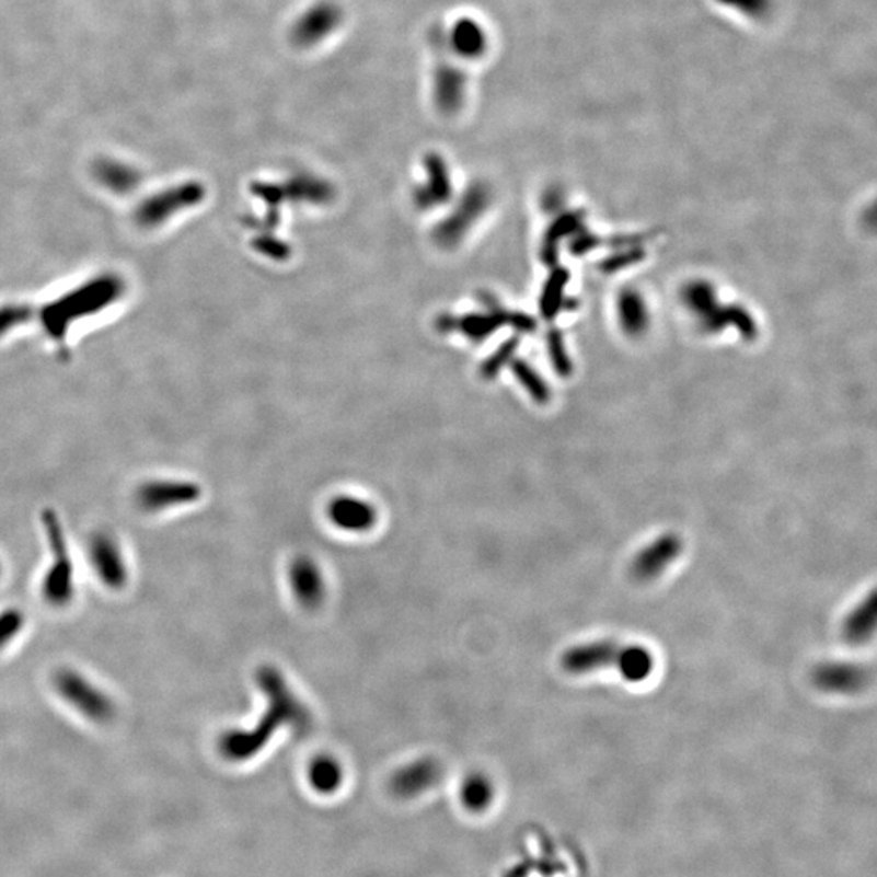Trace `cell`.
<instances>
[{"label": "cell", "instance_id": "obj_1", "mask_svg": "<svg viewBox=\"0 0 877 877\" xmlns=\"http://www.w3.org/2000/svg\"><path fill=\"white\" fill-rule=\"evenodd\" d=\"M255 677L258 688L267 699V708L251 730H231L221 736L218 745L221 755L231 762L255 758L278 730L291 728L304 735L312 728L311 711L295 694L277 668L262 667Z\"/></svg>", "mask_w": 877, "mask_h": 877}, {"label": "cell", "instance_id": "obj_2", "mask_svg": "<svg viewBox=\"0 0 877 877\" xmlns=\"http://www.w3.org/2000/svg\"><path fill=\"white\" fill-rule=\"evenodd\" d=\"M654 657L642 645L614 641L574 645L561 655V667L569 674L614 670L631 682L647 680L654 671Z\"/></svg>", "mask_w": 877, "mask_h": 877}, {"label": "cell", "instance_id": "obj_3", "mask_svg": "<svg viewBox=\"0 0 877 877\" xmlns=\"http://www.w3.org/2000/svg\"><path fill=\"white\" fill-rule=\"evenodd\" d=\"M42 526L50 553V563L42 580L43 598L50 607H67L76 597V566L70 556L66 530L53 509L43 510Z\"/></svg>", "mask_w": 877, "mask_h": 877}, {"label": "cell", "instance_id": "obj_4", "mask_svg": "<svg viewBox=\"0 0 877 877\" xmlns=\"http://www.w3.org/2000/svg\"><path fill=\"white\" fill-rule=\"evenodd\" d=\"M54 688L70 707L76 708L83 718L93 724H109L116 717V704L113 699L80 671L72 668L57 671L54 677Z\"/></svg>", "mask_w": 877, "mask_h": 877}, {"label": "cell", "instance_id": "obj_5", "mask_svg": "<svg viewBox=\"0 0 877 877\" xmlns=\"http://www.w3.org/2000/svg\"><path fill=\"white\" fill-rule=\"evenodd\" d=\"M90 563L97 579L109 590H123L129 582V567L123 547L113 533L96 532L90 538Z\"/></svg>", "mask_w": 877, "mask_h": 877}, {"label": "cell", "instance_id": "obj_6", "mask_svg": "<svg viewBox=\"0 0 877 877\" xmlns=\"http://www.w3.org/2000/svg\"><path fill=\"white\" fill-rule=\"evenodd\" d=\"M684 541L678 533H663L635 554L631 563V576L638 582L658 579L681 556Z\"/></svg>", "mask_w": 877, "mask_h": 877}, {"label": "cell", "instance_id": "obj_7", "mask_svg": "<svg viewBox=\"0 0 877 877\" xmlns=\"http://www.w3.org/2000/svg\"><path fill=\"white\" fill-rule=\"evenodd\" d=\"M811 680L829 694H858L873 681V671L856 661H824L812 670Z\"/></svg>", "mask_w": 877, "mask_h": 877}, {"label": "cell", "instance_id": "obj_8", "mask_svg": "<svg viewBox=\"0 0 877 877\" xmlns=\"http://www.w3.org/2000/svg\"><path fill=\"white\" fill-rule=\"evenodd\" d=\"M487 204H489V193L483 184L470 187L452 217L447 218L436 228L435 240L438 241V244L447 249L459 244L463 234L472 227L473 221L486 210Z\"/></svg>", "mask_w": 877, "mask_h": 877}, {"label": "cell", "instance_id": "obj_9", "mask_svg": "<svg viewBox=\"0 0 877 877\" xmlns=\"http://www.w3.org/2000/svg\"><path fill=\"white\" fill-rule=\"evenodd\" d=\"M342 19V10L335 3H315L305 10L292 26V42L302 48L318 45L338 28Z\"/></svg>", "mask_w": 877, "mask_h": 877}, {"label": "cell", "instance_id": "obj_10", "mask_svg": "<svg viewBox=\"0 0 877 877\" xmlns=\"http://www.w3.org/2000/svg\"><path fill=\"white\" fill-rule=\"evenodd\" d=\"M200 499V487L191 482H150L137 493L139 506L146 512L157 513L163 510L194 504Z\"/></svg>", "mask_w": 877, "mask_h": 877}, {"label": "cell", "instance_id": "obj_11", "mask_svg": "<svg viewBox=\"0 0 877 877\" xmlns=\"http://www.w3.org/2000/svg\"><path fill=\"white\" fill-rule=\"evenodd\" d=\"M290 585L296 601L305 610H318L325 600L327 587H325L324 574L319 564L311 556H296L291 561Z\"/></svg>", "mask_w": 877, "mask_h": 877}, {"label": "cell", "instance_id": "obj_12", "mask_svg": "<svg viewBox=\"0 0 877 877\" xmlns=\"http://www.w3.org/2000/svg\"><path fill=\"white\" fill-rule=\"evenodd\" d=\"M327 512L331 522L345 532L365 533L378 522L374 506L358 497H337L328 504Z\"/></svg>", "mask_w": 877, "mask_h": 877}, {"label": "cell", "instance_id": "obj_13", "mask_svg": "<svg viewBox=\"0 0 877 877\" xmlns=\"http://www.w3.org/2000/svg\"><path fill=\"white\" fill-rule=\"evenodd\" d=\"M507 318H509V312L500 311V309H494L486 314L463 315V318L443 314L438 319V328L446 334L447 332H462L470 341L480 343L504 327L507 324Z\"/></svg>", "mask_w": 877, "mask_h": 877}, {"label": "cell", "instance_id": "obj_14", "mask_svg": "<svg viewBox=\"0 0 877 877\" xmlns=\"http://www.w3.org/2000/svg\"><path fill=\"white\" fill-rule=\"evenodd\" d=\"M440 778V768L432 759H419L400 769L392 778V789L402 798H415L428 792Z\"/></svg>", "mask_w": 877, "mask_h": 877}, {"label": "cell", "instance_id": "obj_15", "mask_svg": "<svg viewBox=\"0 0 877 877\" xmlns=\"http://www.w3.org/2000/svg\"><path fill=\"white\" fill-rule=\"evenodd\" d=\"M428 171V184L415 191V204L419 210H429L435 205H442L452 197V181L446 161L438 153H429L425 158Z\"/></svg>", "mask_w": 877, "mask_h": 877}, {"label": "cell", "instance_id": "obj_16", "mask_svg": "<svg viewBox=\"0 0 877 877\" xmlns=\"http://www.w3.org/2000/svg\"><path fill=\"white\" fill-rule=\"evenodd\" d=\"M466 76L453 64L439 60L435 73V97L443 113L459 109L465 100Z\"/></svg>", "mask_w": 877, "mask_h": 877}, {"label": "cell", "instance_id": "obj_17", "mask_svg": "<svg viewBox=\"0 0 877 877\" xmlns=\"http://www.w3.org/2000/svg\"><path fill=\"white\" fill-rule=\"evenodd\" d=\"M877 598L875 591L868 595L858 607L850 611L843 621L842 634L849 644L863 645L872 641L876 631Z\"/></svg>", "mask_w": 877, "mask_h": 877}, {"label": "cell", "instance_id": "obj_18", "mask_svg": "<svg viewBox=\"0 0 877 877\" xmlns=\"http://www.w3.org/2000/svg\"><path fill=\"white\" fill-rule=\"evenodd\" d=\"M450 48L466 59L482 57L487 49L485 28L472 19H462L453 25L449 39Z\"/></svg>", "mask_w": 877, "mask_h": 877}, {"label": "cell", "instance_id": "obj_19", "mask_svg": "<svg viewBox=\"0 0 877 877\" xmlns=\"http://www.w3.org/2000/svg\"><path fill=\"white\" fill-rule=\"evenodd\" d=\"M284 193L287 200L309 201V204H328L334 198V187L327 181L318 180L309 174H299L285 184Z\"/></svg>", "mask_w": 877, "mask_h": 877}, {"label": "cell", "instance_id": "obj_20", "mask_svg": "<svg viewBox=\"0 0 877 877\" xmlns=\"http://www.w3.org/2000/svg\"><path fill=\"white\" fill-rule=\"evenodd\" d=\"M685 301L691 305L692 311L701 315L702 322L708 331H722V311L720 305L715 301L714 290L708 285L695 284L691 285L685 291Z\"/></svg>", "mask_w": 877, "mask_h": 877}, {"label": "cell", "instance_id": "obj_21", "mask_svg": "<svg viewBox=\"0 0 877 877\" xmlns=\"http://www.w3.org/2000/svg\"><path fill=\"white\" fill-rule=\"evenodd\" d=\"M309 782L312 788L321 795H332L343 783V769L341 762L331 755H321L312 761L309 768Z\"/></svg>", "mask_w": 877, "mask_h": 877}, {"label": "cell", "instance_id": "obj_22", "mask_svg": "<svg viewBox=\"0 0 877 877\" xmlns=\"http://www.w3.org/2000/svg\"><path fill=\"white\" fill-rule=\"evenodd\" d=\"M569 272L564 268H556L553 274L547 278L546 285L541 295L540 309L544 319L551 321L559 314L561 308L564 304V292H566L567 284H569Z\"/></svg>", "mask_w": 877, "mask_h": 877}, {"label": "cell", "instance_id": "obj_23", "mask_svg": "<svg viewBox=\"0 0 877 877\" xmlns=\"http://www.w3.org/2000/svg\"><path fill=\"white\" fill-rule=\"evenodd\" d=\"M580 221H582V214L573 211V214L563 215L557 218L550 230H547L546 238L543 243V258L546 264H554L556 262L557 244L570 234L577 233L580 230Z\"/></svg>", "mask_w": 877, "mask_h": 877}, {"label": "cell", "instance_id": "obj_24", "mask_svg": "<svg viewBox=\"0 0 877 877\" xmlns=\"http://www.w3.org/2000/svg\"><path fill=\"white\" fill-rule=\"evenodd\" d=\"M460 796H462L465 808L472 809V811H482L493 798V785L485 775L473 774L463 782Z\"/></svg>", "mask_w": 877, "mask_h": 877}, {"label": "cell", "instance_id": "obj_25", "mask_svg": "<svg viewBox=\"0 0 877 877\" xmlns=\"http://www.w3.org/2000/svg\"><path fill=\"white\" fill-rule=\"evenodd\" d=\"M620 315L623 327L630 334L637 335L644 331L647 325V312H645V304L641 296L635 292H624L620 301Z\"/></svg>", "mask_w": 877, "mask_h": 877}, {"label": "cell", "instance_id": "obj_26", "mask_svg": "<svg viewBox=\"0 0 877 877\" xmlns=\"http://www.w3.org/2000/svg\"><path fill=\"white\" fill-rule=\"evenodd\" d=\"M512 372L516 374L517 381L523 385V389L530 393V396L535 402L546 403L550 400V389H547L546 382L538 376V372L529 362L516 359V361H512Z\"/></svg>", "mask_w": 877, "mask_h": 877}, {"label": "cell", "instance_id": "obj_27", "mask_svg": "<svg viewBox=\"0 0 877 877\" xmlns=\"http://www.w3.org/2000/svg\"><path fill=\"white\" fill-rule=\"evenodd\" d=\"M25 627V614L16 608L0 611V650L9 647Z\"/></svg>", "mask_w": 877, "mask_h": 877}, {"label": "cell", "instance_id": "obj_28", "mask_svg": "<svg viewBox=\"0 0 877 877\" xmlns=\"http://www.w3.org/2000/svg\"><path fill=\"white\" fill-rule=\"evenodd\" d=\"M517 348H519V338L513 337L509 338L507 342H504L503 345H500L499 348H497L496 351H494L493 355H491L489 358L483 362V379L491 381V379L496 378V376L499 374L500 369H503L504 366H506L507 362L513 358V353L517 351Z\"/></svg>", "mask_w": 877, "mask_h": 877}, {"label": "cell", "instance_id": "obj_29", "mask_svg": "<svg viewBox=\"0 0 877 877\" xmlns=\"http://www.w3.org/2000/svg\"><path fill=\"white\" fill-rule=\"evenodd\" d=\"M547 351H550L551 362L557 374L569 376L573 372V361L567 355L566 343H564L563 334L556 328L547 334Z\"/></svg>", "mask_w": 877, "mask_h": 877}, {"label": "cell", "instance_id": "obj_30", "mask_svg": "<svg viewBox=\"0 0 877 877\" xmlns=\"http://www.w3.org/2000/svg\"><path fill=\"white\" fill-rule=\"evenodd\" d=\"M715 2L752 20L768 19L774 10V0H715Z\"/></svg>", "mask_w": 877, "mask_h": 877}, {"label": "cell", "instance_id": "obj_31", "mask_svg": "<svg viewBox=\"0 0 877 877\" xmlns=\"http://www.w3.org/2000/svg\"><path fill=\"white\" fill-rule=\"evenodd\" d=\"M252 245H254L255 251L261 252L262 255H267V257L274 258V261L277 262L288 261L292 254L290 245L284 243L281 240H277V238L270 236L268 233L255 238V240L252 241Z\"/></svg>", "mask_w": 877, "mask_h": 877}, {"label": "cell", "instance_id": "obj_32", "mask_svg": "<svg viewBox=\"0 0 877 877\" xmlns=\"http://www.w3.org/2000/svg\"><path fill=\"white\" fill-rule=\"evenodd\" d=\"M725 322L732 324V327L738 328L739 334L745 335L746 338L755 337V332H758L751 315L739 305L725 308Z\"/></svg>", "mask_w": 877, "mask_h": 877}, {"label": "cell", "instance_id": "obj_33", "mask_svg": "<svg viewBox=\"0 0 877 877\" xmlns=\"http://www.w3.org/2000/svg\"><path fill=\"white\" fill-rule=\"evenodd\" d=\"M251 191L255 197L262 198L267 204L268 210H280L281 204L287 200L280 184L254 183Z\"/></svg>", "mask_w": 877, "mask_h": 877}, {"label": "cell", "instance_id": "obj_34", "mask_svg": "<svg viewBox=\"0 0 877 877\" xmlns=\"http://www.w3.org/2000/svg\"><path fill=\"white\" fill-rule=\"evenodd\" d=\"M645 257V252L641 249H633V251L623 252V254L613 255L608 258L601 267L607 272L621 270V268L630 267V265L637 264L641 258Z\"/></svg>", "mask_w": 877, "mask_h": 877}, {"label": "cell", "instance_id": "obj_35", "mask_svg": "<svg viewBox=\"0 0 877 877\" xmlns=\"http://www.w3.org/2000/svg\"><path fill=\"white\" fill-rule=\"evenodd\" d=\"M507 324L512 325L520 334H530L536 328L535 319L532 315L523 314V312H509Z\"/></svg>", "mask_w": 877, "mask_h": 877}, {"label": "cell", "instance_id": "obj_36", "mask_svg": "<svg viewBox=\"0 0 877 877\" xmlns=\"http://www.w3.org/2000/svg\"><path fill=\"white\" fill-rule=\"evenodd\" d=\"M600 243V238L595 236V234L580 233L579 236L574 240L570 251H573V254L582 255L585 252L591 251V249H597V245Z\"/></svg>", "mask_w": 877, "mask_h": 877}, {"label": "cell", "instance_id": "obj_37", "mask_svg": "<svg viewBox=\"0 0 877 877\" xmlns=\"http://www.w3.org/2000/svg\"><path fill=\"white\" fill-rule=\"evenodd\" d=\"M0 574H2V564H0Z\"/></svg>", "mask_w": 877, "mask_h": 877}]
</instances>
